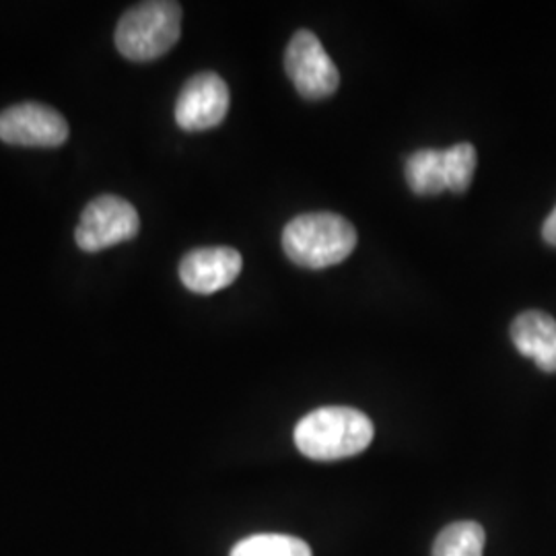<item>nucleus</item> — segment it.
<instances>
[{"label":"nucleus","instance_id":"14","mask_svg":"<svg viewBox=\"0 0 556 556\" xmlns=\"http://www.w3.org/2000/svg\"><path fill=\"white\" fill-rule=\"evenodd\" d=\"M542 238L548 245H555L556 248V206L555 211L548 215V219L544 220V225H542Z\"/></svg>","mask_w":556,"mask_h":556},{"label":"nucleus","instance_id":"11","mask_svg":"<svg viewBox=\"0 0 556 556\" xmlns=\"http://www.w3.org/2000/svg\"><path fill=\"white\" fill-rule=\"evenodd\" d=\"M484 528L477 521H456L439 532L433 556H482Z\"/></svg>","mask_w":556,"mask_h":556},{"label":"nucleus","instance_id":"9","mask_svg":"<svg viewBox=\"0 0 556 556\" xmlns=\"http://www.w3.org/2000/svg\"><path fill=\"white\" fill-rule=\"evenodd\" d=\"M511 340L523 357L532 358L546 374H556V319L530 309L511 324Z\"/></svg>","mask_w":556,"mask_h":556},{"label":"nucleus","instance_id":"2","mask_svg":"<svg viewBox=\"0 0 556 556\" xmlns=\"http://www.w3.org/2000/svg\"><path fill=\"white\" fill-rule=\"evenodd\" d=\"M282 248L301 268L321 270L349 258L357 248V231L337 213H307L282 231Z\"/></svg>","mask_w":556,"mask_h":556},{"label":"nucleus","instance_id":"3","mask_svg":"<svg viewBox=\"0 0 556 556\" xmlns=\"http://www.w3.org/2000/svg\"><path fill=\"white\" fill-rule=\"evenodd\" d=\"M181 36L178 2H140L124 13L116 29V46L124 59L149 62L167 54Z\"/></svg>","mask_w":556,"mask_h":556},{"label":"nucleus","instance_id":"12","mask_svg":"<svg viewBox=\"0 0 556 556\" xmlns=\"http://www.w3.org/2000/svg\"><path fill=\"white\" fill-rule=\"evenodd\" d=\"M229 556H314L307 542L287 534H256L238 542Z\"/></svg>","mask_w":556,"mask_h":556},{"label":"nucleus","instance_id":"7","mask_svg":"<svg viewBox=\"0 0 556 556\" xmlns=\"http://www.w3.org/2000/svg\"><path fill=\"white\" fill-rule=\"evenodd\" d=\"M68 139V124L41 103H17L0 114V140L17 147H60Z\"/></svg>","mask_w":556,"mask_h":556},{"label":"nucleus","instance_id":"10","mask_svg":"<svg viewBox=\"0 0 556 556\" xmlns=\"http://www.w3.org/2000/svg\"><path fill=\"white\" fill-rule=\"evenodd\" d=\"M404 176L410 190L418 197H435L447 190V167H445V151L422 149L413 153L406 165Z\"/></svg>","mask_w":556,"mask_h":556},{"label":"nucleus","instance_id":"1","mask_svg":"<svg viewBox=\"0 0 556 556\" xmlns=\"http://www.w3.org/2000/svg\"><path fill=\"white\" fill-rule=\"evenodd\" d=\"M374 422L351 406H324L295 427L299 452L316 462H337L365 452L374 441Z\"/></svg>","mask_w":556,"mask_h":556},{"label":"nucleus","instance_id":"5","mask_svg":"<svg viewBox=\"0 0 556 556\" xmlns=\"http://www.w3.org/2000/svg\"><path fill=\"white\" fill-rule=\"evenodd\" d=\"M139 229V213L128 200L103 194L91 200L83 211L75 239L83 252L93 254L137 238Z\"/></svg>","mask_w":556,"mask_h":556},{"label":"nucleus","instance_id":"4","mask_svg":"<svg viewBox=\"0 0 556 556\" xmlns=\"http://www.w3.org/2000/svg\"><path fill=\"white\" fill-rule=\"evenodd\" d=\"M285 71L305 100H326L334 96L340 83L337 64L324 50L318 36L309 29H299L285 52Z\"/></svg>","mask_w":556,"mask_h":556},{"label":"nucleus","instance_id":"8","mask_svg":"<svg viewBox=\"0 0 556 556\" xmlns=\"http://www.w3.org/2000/svg\"><path fill=\"white\" fill-rule=\"evenodd\" d=\"M243 260L233 248H199L179 262L184 287L199 295H211L229 287L241 273Z\"/></svg>","mask_w":556,"mask_h":556},{"label":"nucleus","instance_id":"13","mask_svg":"<svg viewBox=\"0 0 556 556\" xmlns=\"http://www.w3.org/2000/svg\"><path fill=\"white\" fill-rule=\"evenodd\" d=\"M478 153L475 144L459 142L445 151V167H447V190L464 194L477 172Z\"/></svg>","mask_w":556,"mask_h":556},{"label":"nucleus","instance_id":"6","mask_svg":"<svg viewBox=\"0 0 556 556\" xmlns=\"http://www.w3.org/2000/svg\"><path fill=\"white\" fill-rule=\"evenodd\" d=\"M229 87L217 73H199L188 80L176 101V122L186 132L219 126L229 112Z\"/></svg>","mask_w":556,"mask_h":556}]
</instances>
